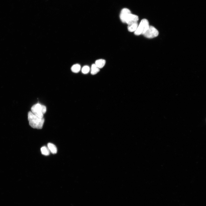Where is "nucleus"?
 Masks as SVG:
<instances>
[{
	"mask_svg": "<svg viewBox=\"0 0 206 206\" xmlns=\"http://www.w3.org/2000/svg\"><path fill=\"white\" fill-rule=\"evenodd\" d=\"M159 34V31L154 27L150 26L148 29L143 34L146 38H152L157 36Z\"/></svg>",
	"mask_w": 206,
	"mask_h": 206,
	"instance_id": "20e7f679",
	"label": "nucleus"
},
{
	"mask_svg": "<svg viewBox=\"0 0 206 206\" xmlns=\"http://www.w3.org/2000/svg\"><path fill=\"white\" fill-rule=\"evenodd\" d=\"M138 26L137 22L128 25V30L130 32H134L137 29Z\"/></svg>",
	"mask_w": 206,
	"mask_h": 206,
	"instance_id": "6e6552de",
	"label": "nucleus"
},
{
	"mask_svg": "<svg viewBox=\"0 0 206 206\" xmlns=\"http://www.w3.org/2000/svg\"><path fill=\"white\" fill-rule=\"evenodd\" d=\"M28 119L29 125L33 128L37 129L42 128L45 120L43 118L39 117L29 111L28 112Z\"/></svg>",
	"mask_w": 206,
	"mask_h": 206,
	"instance_id": "f257e3e1",
	"label": "nucleus"
},
{
	"mask_svg": "<svg viewBox=\"0 0 206 206\" xmlns=\"http://www.w3.org/2000/svg\"><path fill=\"white\" fill-rule=\"evenodd\" d=\"M31 110V112L37 116L42 118L43 114L46 112V108L45 106L38 103L32 106Z\"/></svg>",
	"mask_w": 206,
	"mask_h": 206,
	"instance_id": "f03ea898",
	"label": "nucleus"
},
{
	"mask_svg": "<svg viewBox=\"0 0 206 206\" xmlns=\"http://www.w3.org/2000/svg\"><path fill=\"white\" fill-rule=\"evenodd\" d=\"M41 151L42 154L45 156H48L50 154V151L47 147L42 146L41 148Z\"/></svg>",
	"mask_w": 206,
	"mask_h": 206,
	"instance_id": "f8f14e48",
	"label": "nucleus"
},
{
	"mask_svg": "<svg viewBox=\"0 0 206 206\" xmlns=\"http://www.w3.org/2000/svg\"><path fill=\"white\" fill-rule=\"evenodd\" d=\"M105 63L106 61L104 60L100 59L96 60L95 64L100 69L102 68L104 66Z\"/></svg>",
	"mask_w": 206,
	"mask_h": 206,
	"instance_id": "1a4fd4ad",
	"label": "nucleus"
},
{
	"mask_svg": "<svg viewBox=\"0 0 206 206\" xmlns=\"http://www.w3.org/2000/svg\"><path fill=\"white\" fill-rule=\"evenodd\" d=\"M100 71V68H98L95 64H93L91 66V73L92 75H95L97 73Z\"/></svg>",
	"mask_w": 206,
	"mask_h": 206,
	"instance_id": "9d476101",
	"label": "nucleus"
},
{
	"mask_svg": "<svg viewBox=\"0 0 206 206\" xmlns=\"http://www.w3.org/2000/svg\"><path fill=\"white\" fill-rule=\"evenodd\" d=\"M47 147L50 152L53 154L57 153V148L56 146L54 144L49 143L47 144Z\"/></svg>",
	"mask_w": 206,
	"mask_h": 206,
	"instance_id": "0eeeda50",
	"label": "nucleus"
},
{
	"mask_svg": "<svg viewBox=\"0 0 206 206\" xmlns=\"http://www.w3.org/2000/svg\"><path fill=\"white\" fill-rule=\"evenodd\" d=\"M149 22L146 19H142L138 25L136 30L134 32L135 35H138L143 34L149 27Z\"/></svg>",
	"mask_w": 206,
	"mask_h": 206,
	"instance_id": "7ed1b4c3",
	"label": "nucleus"
},
{
	"mask_svg": "<svg viewBox=\"0 0 206 206\" xmlns=\"http://www.w3.org/2000/svg\"><path fill=\"white\" fill-rule=\"evenodd\" d=\"M138 19V17L137 15L131 13L127 17L125 23L128 25L137 22Z\"/></svg>",
	"mask_w": 206,
	"mask_h": 206,
	"instance_id": "423d86ee",
	"label": "nucleus"
},
{
	"mask_svg": "<svg viewBox=\"0 0 206 206\" xmlns=\"http://www.w3.org/2000/svg\"><path fill=\"white\" fill-rule=\"evenodd\" d=\"M131 13L130 11L128 9L124 8L122 9L120 12V17L121 21L125 23L126 20L128 16Z\"/></svg>",
	"mask_w": 206,
	"mask_h": 206,
	"instance_id": "39448f33",
	"label": "nucleus"
},
{
	"mask_svg": "<svg viewBox=\"0 0 206 206\" xmlns=\"http://www.w3.org/2000/svg\"><path fill=\"white\" fill-rule=\"evenodd\" d=\"M80 66L79 64H76L72 66L71 68V70L73 72L77 73L80 71Z\"/></svg>",
	"mask_w": 206,
	"mask_h": 206,
	"instance_id": "9b49d317",
	"label": "nucleus"
},
{
	"mask_svg": "<svg viewBox=\"0 0 206 206\" xmlns=\"http://www.w3.org/2000/svg\"><path fill=\"white\" fill-rule=\"evenodd\" d=\"M90 70V68L88 66H85L82 68V72L84 74H86L88 73Z\"/></svg>",
	"mask_w": 206,
	"mask_h": 206,
	"instance_id": "ddd939ff",
	"label": "nucleus"
}]
</instances>
